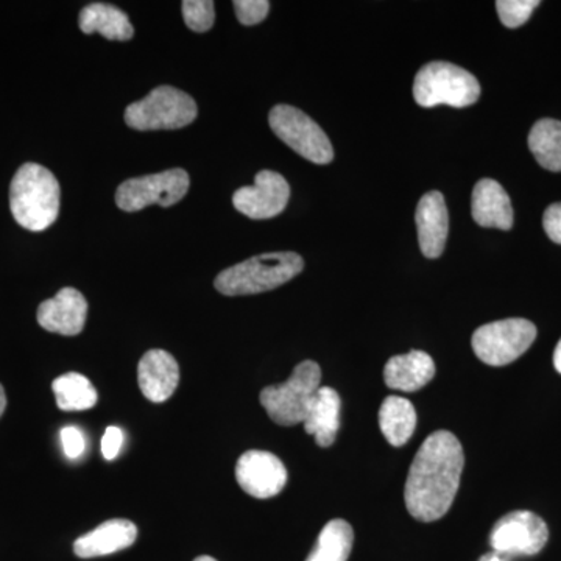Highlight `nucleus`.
Segmentation results:
<instances>
[{
    "label": "nucleus",
    "instance_id": "obj_19",
    "mask_svg": "<svg viewBox=\"0 0 561 561\" xmlns=\"http://www.w3.org/2000/svg\"><path fill=\"white\" fill-rule=\"evenodd\" d=\"M342 401L337 391L321 386L309 405L308 415L302 421L306 434L313 435L320 448H330L341 430Z\"/></svg>",
    "mask_w": 561,
    "mask_h": 561
},
{
    "label": "nucleus",
    "instance_id": "obj_17",
    "mask_svg": "<svg viewBox=\"0 0 561 561\" xmlns=\"http://www.w3.org/2000/svg\"><path fill=\"white\" fill-rule=\"evenodd\" d=\"M138 538V527L128 519H110L73 542V552L80 559L110 556L130 548Z\"/></svg>",
    "mask_w": 561,
    "mask_h": 561
},
{
    "label": "nucleus",
    "instance_id": "obj_20",
    "mask_svg": "<svg viewBox=\"0 0 561 561\" xmlns=\"http://www.w3.org/2000/svg\"><path fill=\"white\" fill-rule=\"evenodd\" d=\"M79 24L81 32L101 33L110 41H128L135 35L130 20L117 7L108 3H91L80 11Z\"/></svg>",
    "mask_w": 561,
    "mask_h": 561
},
{
    "label": "nucleus",
    "instance_id": "obj_7",
    "mask_svg": "<svg viewBox=\"0 0 561 561\" xmlns=\"http://www.w3.org/2000/svg\"><path fill=\"white\" fill-rule=\"evenodd\" d=\"M537 339V327L526 319L483 324L472 334V351L490 367H504L523 356Z\"/></svg>",
    "mask_w": 561,
    "mask_h": 561
},
{
    "label": "nucleus",
    "instance_id": "obj_14",
    "mask_svg": "<svg viewBox=\"0 0 561 561\" xmlns=\"http://www.w3.org/2000/svg\"><path fill=\"white\" fill-rule=\"evenodd\" d=\"M421 253L437 260L448 241L449 216L442 192L431 191L421 197L415 213Z\"/></svg>",
    "mask_w": 561,
    "mask_h": 561
},
{
    "label": "nucleus",
    "instance_id": "obj_24",
    "mask_svg": "<svg viewBox=\"0 0 561 561\" xmlns=\"http://www.w3.org/2000/svg\"><path fill=\"white\" fill-rule=\"evenodd\" d=\"M529 149L542 169L561 172V122L538 121L530 130Z\"/></svg>",
    "mask_w": 561,
    "mask_h": 561
},
{
    "label": "nucleus",
    "instance_id": "obj_26",
    "mask_svg": "<svg viewBox=\"0 0 561 561\" xmlns=\"http://www.w3.org/2000/svg\"><path fill=\"white\" fill-rule=\"evenodd\" d=\"M538 5V0H500L496 2V10L505 27L518 28L529 21Z\"/></svg>",
    "mask_w": 561,
    "mask_h": 561
},
{
    "label": "nucleus",
    "instance_id": "obj_29",
    "mask_svg": "<svg viewBox=\"0 0 561 561\" xmlns=\"http://www.w3.org/2000/svg\"><path fill=\"white\" fill-rule=\"evenodd\" d=\"M542 227H545L548 238L561 245V203H553L546 209Z\"/></svg>",
    "mask_w": 561,
    "mask_h": 561
},
{
    "label": "nucleus",
    "instance_id": "obj_33",
    "mask_svg": "<svg viewBox=\"0 0 561 561\" xmlns=\"http://www.w3.org/2000/svg\"><path fill=\"white\" fill-rule=\"evenodd\" d=\"M5 408H7L5 390H3V387L0 386V416H2L3 412H5Z\"/></svg>",
    "mask_w": 561,
    "mask_h": 561
},
{
    "label": "nucleus",
    "instance_id": "obj_32",
    "mask_svg": "<svg viewBox=\"0 0 561 561\" xmlns=\"http://www.w3.org/2000/svg\"><path fill=\"white\" fill-rule=\"evenodd\" d=\"M553 365H556V370L561 375V341L557 345L556 353H553Z\"/></svg>",
    "mask_w": 561,
    "mask_h": 561
},
{
    "label": "nucleus",
    "instance_id": "obj_28",
    "mask_svg": "<svg viewBox=\"0 0 561 561\" xmlns=\"http://www.w3.org/2000/svg\"><path fill=\"white\" fill-rule=\"evenodd\" d=\"M60 438L62 451H65L68 459H79L84 449H87V440H84V435L81 434L79 427H62Z\"/></svg>",
    "mask_w": 561,
    "mask_h": 561
},
{
    "label": "nucleus",
    "instance_id": "obj_4",
    "mask_svg": "<svg viewBox=\"0 0 561 561\" xmlns=\"http://www.w3.org/2000/svg\"><path fill=\"white\" fill-rule=\"evenodd\" d=\"M413 98L423 108L438 105L465 108L479 101L481 84L472 73L453 62L434 61L416 73Z\"/></svg>",
    "mask_w": 561,
    "mask_h": 561
},
{
    "label": "nucleus",
    "instance_id": "obj_1",
    "mask_svg": "<svg viewBox=\"0 0 561 561\" xmlns=\"http://www.w3.org/2000/svg\"><path fill=\"white\" fill-rule=\"evenodd\" d=\"M463 467L459 438L449 431L432 432L420 446L405 482V507L413 518L432 523L449 512Z\"/></svg>",
    "mask_w": 561,
    "mask_h": 561
},
{
    "label": "nucleus",
    "instance_id": "obj_31",
    "mask_svg": "<svg viewBox=\"0 0 561 561\" xmlns=\"http://www.w3.org/2000/svg\"><path fill=\"white\" fill-rule=\"evenodd\" d=\"M479 561H511V557L504 556V553H500L496 551H491L482 556Z\"/></svg>",
    "mask_w": 561,
    "mask_h": 561
},
{
    "label": "nucleus",
    "instance_id": "obj_23",
    "mask_svg": "<svg viewBox=\"0 0 561 561\" xmlns=\"http://www.w3.org/2000/svg\"><path fill=\"white\" fill-rule=\"evenodd\" d=\"M354 531L345 519H331L321 529L316 548L306 561H348L353 551Z\"/></svg>",
    "mask_w": 561,
    "mask_h": 561
},
{
    "label": "nucleus",
    "instance_id": "obj_8",
    "mask_svg": "<svg viewBox=\"0 0 561 561\" xmlns=\"http://www.w3.org/2000/svg\"><path fill=\"white\" fill-rule=\"evenodd\" d=\"M273 133L306 160L330 164L334 149L327 133L308 114L290 105H276L268 116Z\"/></svg>",
    "mask_w": 561,
    "mask_h": 561
},
{
    "label": "nucleus",
    "instance_id": "obj_11",
    "mask_svg": "<svg viewBox=\"0 0 561 561\" xmlns=\"http://www.w3.org/2000/svg\"><path fill=\"white\" fill-rule=\"evenodd\" d=\"M290 198V186L278 172L261 171L254 186L241 187L232 195V205L254 220L273 219L286 209Z\"/></svg>",
    "mask_w": 561,
    "mask_h": 561
},
{
    "label": "nucleus",
    "instance_id": "obj_9",
    "mask_svg": "<svg viewBox=\"0 0 561 561\" xmlns=\"http://www.w3.org/2000/svg\"><path fill=\"white\" fill-rule=\"evenodd\" d=\"M190 184V175L184 169L139 176L124 181L117 187L116 203L125 213H136L150 205L169 208L186 197Z\"/></svg>",
    "mask_w": 561,
    "mask_h": 561
},
{
    "label": "nucleus",
    "instance_id": "obj_5",
    "mask_svg": "<svg viewBox=\"0 0 561 561\" xmlns=\"http://www.w3.org/2000/svg\"><path fill=\"white\" fill-rule=\"evenodd\" d=\"M320 387V365L313 360H305L295 367L286 382L265 387L261 391L260 401L273 423L295 426L305 421Z\"/></svg>",
    "mask_w": 561,
    "mask_h": 561
},
{
    "label": "nucleus",
    "instance_id": "obj_13",
    "mask_svg": "<svg viewBox=\"0 0 561 561\" xmlns=\"http://www.w3.org/2000/svg\"><path fill=\"white\" fill-rule=\"evenodd\" d=\"M88 301L79 290L65 287L50 300L41 302L38 323L55 334L79 335L87 324Z\"/></svg>",
    "mask_w": 561,
    "mask_h": 561
},
{
    "label": "nucleus",
    "instance_id": "obj_30",
    "mask_svg": "<svg viewBox=\"0 0 561 561\" xmlns=\"http://www.w3.org/2000/svg\"><path fill=\"white\" fill-rule=\"evenodd\" d=\"M124 432L119 427H108L102 438V454L106 460H114L121 453Z\"/></svg>",
    "mask_w": 561,
    "mask_h": 561
},
{
    "label": "nucleus",
    "instance_id": "obj_22",
    "mask_svg": "<svg viewBox=\"0 0 561 561\" xmlns=\"http://www.w3.org/2000/svg\"><path fill=\"white\" fill-rule=\"evenodd\" d=\"M58 409L65 412L88 411L98 404L99 394L90 379L80 373H66L51 383Z\"/></svg>",
    "mask_w": 561,
    "mask_h": 561
},
{
    "label": "nucleus",
    "instance_id": "obj_18",
    "mask_svg": "<svg viewBox=\"0 0 561 561\" xmlns=\"http://www.w3.org/2000/svg\"><path fill=\"white\" fill-rule=\"evenodd\" d=\"M437 368L430 354L413 350L408 354L393 356L383 368V381L391 390L419 391L434 379Z\"/></svg>",
    "mask_w": 561,
    "mask_h": 561
},
{
    "label": "nucleus",
    "instance_id": "obj_12",
    "mask_svg": "<svg viewBox=\"0 0 561 561\" xmlns=\"http://www.w3.org/2000/svg\"><path fill=\"white\" fill-rule=\"evenodd\" d=\"M236 479L250 496L268 500L286 486L287 470L275 454L247 451L236 465Z\"/></svg>",
    "mask_w": 561,
    "mask_h": 561
},
{
    "label": "nucleus",
    "instance_id": "obj_6",
    "mask_svg": "<svg viewBox=\"0 0 561 561\" xmlns=\"http://www.w3.org/2000/svg\"><path fill=\"white\" fill-rule=\"evenodd\" d=\"M198 106L186 92L158 87L125 110L128 127L138 131L180 130L197 119Z\"/></svg>",
    "mask_w": 561,
    "mask_h": 561
},
{
    "label": "nucleus",
    "instance_id": "obj_25",
    "mask_svg": "<svg viewBox=\"0 0 561 561\" xmlns=\"http://www.w3.org/2000/svg\"><path fill=\"white\" fill-rule=\"evenodd\" d=\"M181 10H183L184 22L192 32H208L216 21L214 2L209 0H184L181 3Z\"/></svg>",
    "mask_w": 561,
    "mask_h": 561
},
{
    "label": "nucleus",
    "instance_id": "obj_34",
    "mask_svg": "<svg viewBox=\"0 0 561 561\" xmlns=\"http://www.w3.org/2000/svg\"><path fill=\"white\" fill-rule=\"evenodd\" d=\"M194 561H217V560L213 559V557L202 556V557H197V559H195Z\"/></svg>",
    "mask_w": 561,
    "mask_h": 561
},
{
    "label": "nucleus",
    "instance_id": "obj_3",
    "mask_svg": "<svg viewBox=\"0 0 561 561\" xmlns=\"http://www.w3.org/2000/svg\"><path fill=\"white\" fill-rule=\"evenodd\" d=\"M302 268L305 261L300 254L291 251L265 253L219 273L214 286L227 297L262 294L289 283Z\"/></svg>",
    "mask_w": 561,
    "mask_h": 561
},
{
    "label": "nucleus",
    "instance_id": "obj_27",
    "mask_svg": "<svg viewBox=\"0 0 561 561\" xmlns=\"http://www.w3.org/2000/svg\"><path fill=\"white\" fill-rule=\"evenodd\" d=\"M234 11L243 25H256L267 18L271 2L267 0H236Z\"/></svg>",
    "mask_w": 561,
    "mask_h": 561
},
{
    "label": "nucleus",
    "instance_id": "obj_15",
    "mask_svg": "<svg viewBox=\"0 0 561 561\" xmlns=\"http://www.w3.org/2000/svg\"><path fill=\"white\" fill-rule=\"evenodd\" d=\"M139 389L151 402H164L175 393L180 382L179 362L164 350L144 354L138 367Z\"/></svg>",
    "mask_w": 561,
    "mask_h": 561
},
{
    "label": "nucleus",
    "instance_id": "obj_16",
    "mask_svg": "<svg viewBox=\"0 0 561 561\" xmlns=\"http://www.w3.org/2000/svg\"><path fill=\"white\" fill-rule=\"evenodd\" d=\"M472 219L483 228L511 230L513 227V208L511 197L497 181L483 179L472 191Z\"/></svg>",
    "mask_w": 561,
    "mask_h": 561
},
{
    "label": "nucleus",
    "instance_id": "obj_2",
    "mask_svg": "<svg viewBox=\"0 0 561 561\" xmlns=\"http://www.w3.org/2000/svg\"><path fill=\"white\" fill-rule=\"evenodd\" d=\"M14 220L28 231H44L60 213V184L54 173L35 162L22 165L10 186Z\"/></svg>",
    "mask_w": 561,
    "mask_h": 561
},
{
    "label": "nucleus",
    "instance_id": "obj_21",
    "mask_svg": "<svg viewBox=\"0 0 561 561\" xmlns=\"http://www.w3.org/2000/svg\"><path fill=\"white\" fill-rule=\"evenodd\" d=\"M379 427L391 446H404L416 427V412L412 402L394 394L387 397L379 409Z\"/></svg>",
    "mask_w": 561,
    "mask_h": 561
},
{
    "label": "nucleus",
    "instance_id": "obj_10",
    "mask_svg": "<svg viewBox=\"0 0 561 561\" xmlns=\"http://www.w3.org/2000/svg\"><path fill=\"white\" fill-rule=\"evenodd\" d=\"M549 540L548 524L537 513L516 511L502 516L490 534L493 551L507 557L537 556Z\"/></svg>",
    "mask_w": 561,
    "mask_h": 561
}]
</instances>
